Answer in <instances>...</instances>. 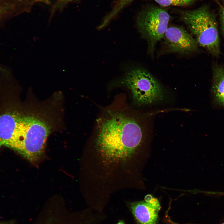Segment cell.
Returning <instances> with one entry per match:
<instances>
[{
	"label": "cell",
	"instance_id": "cell-1",
	"mask_svg": "<svg viewBox=\"0 0 224 224\" xmlns=\"http://www.w3.org/2000/svg\"><path fill=\"white\" fill-rule=\"evenodd\" d=\"M96 144L105 157L112 159L130 156L142 140L143 130L135 118L110 112L98 122Z\"/></svg>",
	"mask_w": 224,
	"mask_h": 224
},
{
	"label": "cell",
	"instance_id": "cell-2",
	"mask_svg": "<svg viewBox=\"0 0 224 224\" xmlns=\"http://www.w3.org/2000/svg\"><path fill=\"white\" fill-rule=\"evenodd\" d=\"M44 117L33 112L20 114L9 146L32 162L42 155L50 132V124Z\"/></svg>",
	"mask_w": 224,
	"mask_h": 224
},
{
	"label": "cell",
	"instance_id": "cell-3",
	"mask_svg": "<svg viewBox=\"0 0 224 224\" xmlns=\"http://www.w3.org/2000/svg\"><path fill=\"white\" fill-rule=\"evenodd\" d=\"M181 20L186 25L198 45L212 54L220 53L219 39L217 23L207 7L181 11Z\"/></svg>",
	"mask_w": 224,
	"mask_h": 224
},
{
	"label": "cell",
	"instance_id": "cell-4",
	"mask_svg": "<svg viewBox=\"0 0 224 224\" xmlns=\"http://www.w3.org/2000/svg\"><path fill=\"white\" fill-rule=\"evenodd\" d=\"M119 82L130 91L133 99L139 105L154 103L164 97L160 83L150 73L139 67L129 68Z\"/></svg>",
	"mask_w": 224,
	"mask_h": 224
},
{
	"label": "cell",
	"instance_id": "cell-5",
	"mask_svg": "<svg viewBox=\"0 0 224 224\" xmlns=\"http://www.w3.org/2000/svg\"><path fill=\"white\" fill-rule=\"evenodd\" d=\"M170 18L166 10L156 6L146 7L138 15L137 27L142 37L147 40L151 54L157 43L163 39Z\"/></svg>",
	"mask_w": 224,
	"mask_h": 224
},
{
	"label": "cell",
	"instance_id": "cell-6",
	"mask_svg": "<svg viewBox=\"0 0 224 224\" xmlns=\"http://www.w3.org/2000/svg\"><path fill=\"white\" fill-rule=\"evenodd\" d=\"M163 39L170 52L188 54L195 51L198 48V44L194 38L181 27H168Z\"/></svg>",
	"mask_w": 224,
	"mask_h": 224
},
{
	"label": "cell",
	"instance_id": "cell-7",
	"mask_svg": "<svg viewBox=\"0 0 224 224\" xmlns=\"http://www.w3.org/2000/svg\"><path fill=\"white\" fill-rule=\"evenodd\" d=\"M130 207L138 224H156L161 209L156 198L148 194L144 201L132 203Z\"/></svg>",
	"mask_w": 224,
	"mask_h": 224
},
{
	"label": "cell",
	"instance_id": "cell-8",
	"mask_svg": "<svg viewBox=\"0 0 224 224\" xmlns=\"http://www.w3.org/2000/svg\"><path fill=\"white\" fill-rule=\"evenodd\" d=\"M19 114L7 112L0 115V141L7 147L13 139Z\"/></svg>",
	"mask_w": 224,
	"mask_h": 224
},
{
	"label": "cell",
	"instance_id": "cell-9",
	"mask_svg": "<svg viewBox=\"0 0 224 224\" xmlns=\"http://www.w3.org/2000/svg\"><path fill=\"white\" fill-rule=\"evenodd\" d=\"M211 90L213 102L224 110V66L214 68Z\"/></svg>",
	"mask_w": 224,
	"mask_h": 224
},
{
	"label": "cell",
	"instance_id": "cell-10",
	"mask_svg": "<svg viewBox=\"0 0 224 224\" xmlns=\"http://www.w3.org/2000/svg\"><path fill=\"white\" fill-rule=\"evenodd\" d=\"M162 7L186 6L191 5L197 0H153Z\"/></svg>",
	"mask_w": 224,
	"mask_h": 224
},
{
	"label": "cell",
	"instance_id": "cell-11",
	"mask_svg": "<svg viewBox=\"0 0 224 224\" xmlns=\"http://www.w3.org/2000/svg\"><path fill=\"white\" fill-rule=\"evenodd\" d=\"M50 5H51V16L57 11L62 10L67 5L71 2L77 1L79 0H49Z\"/></svg>",
	"mask_w": 224,
	"mask_h": 224
},
{
	"label": "cell",
	"instance_id": "cell-12",
	"mask_svg": "<svg viewBox=\"0 0 224 224\" xmlns=\"http://www.w3.org/2000/svg\"><path fill=\"white\" fill-rule=\"evenodd\" d=\"M221 21L222 26L223 32L224 34V7L222 9L221 12Z\"/></svg>",
	"mask_w": 224,
	"mask_h": 224
},
{
	"label": "cell",
	"instance_id": "cell-13",
	"mask_svg": "<svg viewBox=\"0 0 224 224\" xmlns=\"http://www.w3.org/2000/svg\"><path fill=\"white\" fill-rule=\"evenodd\" d=\"M15 221L13 220L8 221H0V224H14Z\"/></svg>",
	"mask_w": 224,
	"mask_h": 224
},
{
	"label": "cell",
	"instance_id": "cell-14",
	"mask_svg": "<svg viewBox=\"0 0 224 224\" xmlns=\"http://www.w3.org/2000/svg\"><path fill=\"white\" fill-rule=\"evenodd\" d=\"M117 224H124V223H123L122 222H119Z\"/></svg>",
	"mask_w": 224,
	"mask_h": 224
},
{
	"label": "cell",
	"instance_id": "cell-15",
	"mask_svg": "<svg viewBox=\"0 0 224 224\" xmlns=\"http://www.w3.org/2000/svg\"><path fill=\"white\" fill-rule=\"evenodd\" d=\"M2 145H3L2 143L0 141V148Z\"/></svg>",
	"mask_w": 224,
	"mask_h": 224
},
{
	"label": "cell",
	"instance_id": "cell-16",
	"mask_svg": "<svg viewBox=\"0 0 224 224\" xmlns=\"http://www.w3.org/2000/svg\"><path fill=\"white\" fill-rule=\"evenodd\" d=\"M224 224V223H221V224Z\"/></svg>",
	"mask_w": 224,
	"mask_h": 224
},
{
	"label": "cell",
	"instance_id": "cell-17",
	"mask_svg": "<svg viewBox=\"0 0 224 224\" xmlns=\"http://www.w3.org/2000/svg\"><path fill=\"white\" fill-rule=\"evenodd\" d=\"M216 0V1H217V0Z\"/></svg>",
	"mask_w": 224,
	"mask_h": 224
}]
</instances>
